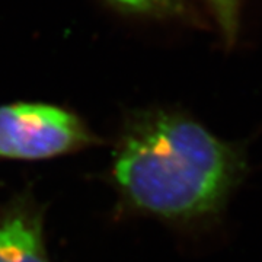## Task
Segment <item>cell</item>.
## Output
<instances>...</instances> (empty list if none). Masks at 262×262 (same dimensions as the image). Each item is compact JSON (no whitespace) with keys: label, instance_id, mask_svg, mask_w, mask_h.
<instances>
[{"label":"cell","instance_id":"277c9868","mask_svg":"<svg viewBox=\"0 0 262 262\" xmlns=\"http://www.w3.org/2000/svg\"><path fill=\"white\" fill-rule=\"evenodd\" d=\"M124 13L143 18L170 19L188 15L184 0H108Z\"/></svg>","mask_w":262,"mask_h":262},{"label":"cell","instance_id":"7a4b0ae2","mask_svg":"<svg viewBox=\"0 0 262 262\" xmlns=\"http://www.w3.org/2000/svg\"><path fill=\"white\" fill-rule=\"evenodd\" d=\"M101 143L73 111L47 102L0 105V159L46 160Z\"/></svg>","mask_w":262,"mask_h":262},{"label":"cell","instance_id":"5b68a950","mask_svg":"<svg viewBox=\"0 0 262 262\" xmlns=\"http://www.w3.org/2000/svg\"><path fill=\"white\" fill-rule=\"evenodd\" d=\"M227 47H233L241 31L244 0H204Z\"/></svg>","mask_w":262,"mask_h":262},{"label":"cell","instance_id":"6da1fadb","mask_svg":"<svg viewBox=\"0 0 262 262\" xmlns=\"http://www.w3.org/2000/svg\"><path fill=\"white\" fill-rule=\"evenodd\" d=\"M245 173L236 144L181 110L150 106L122 117L110 181L122 213L192 227L225 208Z\"/></svg>","mask_w":262,"mask_h":262},{"label":"cell","instance_id":"3957f363","mask_svg":"<svg viewBox=\"0 0 262 262\" xmlns=\"http://www.w3.org/2000/svg\"><path fill=\"white\" fill-rule=\"evenodd\" d=\"M0 262H50L44 210L29 191L0 208Z\"/></svg>","mask_w":262,"mask_h":262}]
</instances>
